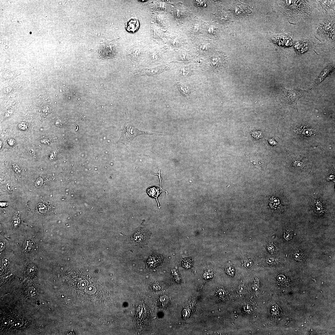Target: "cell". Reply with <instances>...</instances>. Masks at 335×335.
<instances>
[{"instance_id":"1","label":"cell","mask_w":335,"mask_h":335,"mask_svg":"<svg viewBox=\"0 0 335 335\" xmlns=\"http://www.w3.org/2000/svg\"><path fill=\"white\" fill-rule=\"evenodd\" d=\"M280 2L281 10L291 17L296 15L304 16L309 13V10L304 1H282Z\"/></svg>"},{"instance_id":"2","label":"cell","mask_w":335,"mask_h":335,"mask_svg":"<svg viewBox=\"0 0 335 335\" xmlns=\"http://www.w3.org/2000/svg\"><path fill=\"white\" fill-rule=\"evenodd\" d=\"M154 133L141 131L129 123H126L122 131L121 137L118 142L123 143L129 147L132 140L138 136L146 134H154Z\"/></svg>"},{"instance_id":"3","label":"cell","mask_w":335,"mask_h":335,"mask_svg":"<svg viewBox=\"0 0 335 335\" xmlns=\"http://www.w3.org/2000/svg\"><path fill=\"white\" fill-rule=\"evenodd\" d=\"M307 91L299 89L290 90L282 88V92L278 97V100L284 104L296 105L298 100L304 96Z\"/></svg>"},{"instance_id":"4","label":"cell","mask_w":335,"mask_h":335,"mask_svg":"<svg viewBox=\"0 0 335 335\" xmlns=\"http://www.w3.org/2000/svg\"><path fill=\"white\" fill-rule=\"evenodd\" d=\"M289 163L290 168L297 173L309 172L311 168V165L309 162L304 158L293 159Z\"/></svg>"},{"instance_id":"5","label":"cell","mask_w":335,"mask_h":335,"mask_svg":"<svg viewBox=\"0 0 335 335\" xmlns=\"http://www.w3.org/2000/svg\"><path fill=\"white\" fill-rule=\"evenodd\" d=\"M168 66L162 65L151 68H143L134 70V74L136 77H155L167 70Z\"/></svg>"},{"instance_id":"6","label":"cell","mask_w":335,"mask_h":335,"mask_svg":"<svg viewBox=\"0 0 335 335\" xmlns=\"http://www.w3.org/2000/svg\"><path fill=\"white\" fill-rule=\"evenodd\" d=\"M99 49L101 57L104 59L114 58L117 53L116 46L110 42H107L101 44Z\"/></svg>"},{"instance_id":"7","label":"cell","mask_w":335,"mask_h":335,"mask_svg":"<svg viewBox=\"0 0 335 335\" xmlns=\"http://www.w3.org/2000/svg\"><path fill=\"white\" fill-rule=\"evenodd\" d=\"M150 233L145 229L140 228L137 229L132 236V240L139 245H145L148 242Z\"/></svg>"},{"instance_id":"8","label":"cell","mask_w":335,"mask_h":335,"mask_svg":"<svg viewBox=\"0 0 335 335\" xmlns=\"http://www.w3.org/2000/svg\"><path fill=\"white\" fill-rule=\"evenodd\" d=\"M163 260L162 255L154 254L150 256L147 261V266L150 269L154 270L160 267Z\"/></svg>"},{"instance_id":"9","label":"cell","mask_w":335,"mask_h":335,"mask_svg":"<svg viewBox=\"0 0 335 335\" xmlns=\"http://www.w3.org/2000/svg\"><path fill=\"white\" fill-rule=\"evenodd\" d=\"M233 4V13L236 16H242L249 13L251 11L246 5L236 1Z\"/></svg>"},{"instance_id":"10","label":"cell","mask_w":335,"mask_h":335,"mask_svg":"<svg viewBox=\"0 0 335 335\" xmlns=\"http://www.w3.org/2000/svg\"><path fill=\"white\" fill-rule=\"evenodd\" d=\"M142 55V50L139 47H134L128 52V58L132 62L139 60Z\"/></svg>"},{"instance_id":"11","label":"cell","mask_w":335,"mask_h":335,"mask_svg":"<svg viewBox=\"0 0 335 335\" xmlns=\"http://www.w3.org/2000/svg\"><path fill=\"white\" fill-rule=\"evenodd\" d=\"M334 68L331 67H328L325 68L322 71L315 82V86H317L324 79L328 76L333 70Z\"/></svg>"},{"instance_id":"12","label":"cell","mask_w":335,"mask_h":335,"mask_svg":"<svg viewBox=\"0 0 335 335\" xmlns=\"http://www.w3.org/2000/svg\"><path fill=\"white\" fill-rule=\"evenodd\" d=\"M176 84L182 96L186 98L190 96L191 92L188 86L185 84L179 82L176 83Z\"/></svg>"},{"instance_id":"13","label":"cell","mask_w":335,"mask_h":335,"mask_svg":"<svg viewBox=\"0 0 335 335\" xmlns=\"http://www.w3.org/2000/svg\"><path fill=\"white\" fill-rule=\"evenodd\" d=\"M147 192L150 196L154 197L156 199L159 206V205L158 202L157 197L162 192V190L159 191V188L156 187H150L147 190Z\"/></svg>"},{"instance_id":"14","label":"cell","mask_w":335,"mask_h":335,"mask_svg":"<svg viewBox=\"0 0 335 335\" xmlns=\"http://www.w3.org/2000/svg\"><path fill=\"white\" fill-rule=\"evenodd\" d=\"M170 299L169 296L165 295L162 296L158 300L159 306L162 308H166L170 304Z\"/></svg>"},{"instance_id":"15","label":"cell","mask_w":335,"mask_h":335,"mask_svg":"<svg viewBox=\"0 0 335 335\" xmlns=\"http://www.w3.org/2000/svg\"><path fill=\"white\" fill-rule=\"evenodd\" d=\"M138 22L135 19L131 20L127 24V30L130 31H134L137 30L138 27Z\"/></svg>"},{"instance_id":"16","label":"cell","mask_w":335,"mask_h":335,"mask_svg":"<svg viewBox=\"0 0 335 335\" xmlns=\"http://www.w3.org/2000/svg\"><path fill=\"white\" fill-rule=\"evenodd\" d=\"M182 264L183 266L187 269H191L193 267V262L191 259H183Z\"/></svg>"},{"instance_id":"17","label":"cell","mask_w":335,"mask_h":335,"mask_svg":"<svg viewBox=\"0 0 335 335\" xmlns=\"http://www.w3.org/2000/svg\"><path fill=\"white\" fill-rule=\"evenodd\" d=\"M156 50H153L150 53L149 60L150 62H154L156 61L159 58V55Z\"/></svg>"},{"instance_id":"18","label":"cell","mask_w":335,"mask_h":335,"mask_svg":"<svg viewBox=\"0 0 335 335\" xmlns=\"http://www.w3.org/2000/svg\"><path fill=\"white\" fill-rule=\"evenodd\" d=\"M213 276L212 272L210 271H206L203 274V277L205 280H208L211 278Z\"/></svg>"},{"instance_id":"19","label":"cell","mask_w":335,"mask_h":335,"mask_svg":"<svg viewBox=\"0 0 335 335\" xmlns=\"http://www.w3.org/2000/svg\"><path fill=\"white\" fill-rule=\"evenodd\" d=\"M85 291L87 293L93 294L96 291V290L94 287L93 286H90L86 289Z\"/></svg>"},{"instance_id":"20","label":"cell","mask_w":335,"mask_h":335,"mask_svg":"<svg viewBox=\"0 0 335 335\" xmlns=\"http://www.w3.org/2000/svg\"><path fill=\"white\" fill-rule=\"evenodd\" d=\"M19 127L22 130H24L27 129L28 125L25 122H21L19 125Z\"/></svg>"},{"instance_id":"21","label":"cell","mask_w":335,"mask_h":335,"mask_svg":"<svg viewBox=\"0 0 335 335\" xmlns=\"http://www.w3.org/2000/svg\"><path fill=\"white\" fill-rule=\"evenodd\" d=\"M218 294L219 297L222 299H224L226 296L225 291L223 290H219L218 291Z\"/></svg>"},{"instance_id":"22","label":"cell","mask_w":335,"mask_h":335,"mask_svg":"<svg viewBox=\"0 0 335 335\" xmlns=\"http://www.w3.org/2000/svg\"><path fill=\"white\" fill-rule=\"evenodd\" d=\"M88 284V283L87 281H83L78 284V286L79 288L83 289L87 286Z\"/></svg>"},{"instance_id":"23","label":"cell","mask_w":335,"mask_h":335,"mask_svg":"<svg viewBox=\"0 0 335 335\" xmlns=\"http://www.w3.org/2000/svg\"><path fill=\"white\" fill-rule=\"evenodd\" d=\"M227 273L230 276H233L235 273V270L233 267H230L227 270Z\"/></svg>"},{"instance_id":"24","label":"cell","mask_w":335,"mask_h":335,"mask_svg":"<svg viewBox=\"0 0 335 335\" xmlns=\"http://www.w3.org/2000/svg\"><path fill=\"white\" fill-rule=\"evenodd\" d=\"M253 264V262L250 259H247L244 262V265L246 268L251 267L252 266Z\"/></svg>"},{"instance_id":"25","label":"cell","mask_w":335,"mask_h":335,"mask_svg":"<svg viewBox=\"0 0 335 335\" xmlns=\"http://www.w3.org/2000/svg\"><path fill=\"white\" fill-rule=\"evenodd\" d=\"M284 237L287 240H289L292 237V234L290 231L289 230H287L286 232L285 233Z\"/></svg>"},{"instance_id":"26","label":"cell","mask_w":335,"mask_h":335,"mask_svg":"<svg viewBox=\"0 0 335 335\" xmlns=\"http://www.w3.org/2000/svg\"><path fill=\"white\" fill-rule=\"evenodd\" d=\"M196 2L199 6L203 7L206 6V2L205 1H196Z\"/></svg>"},{"instance_id":"27","label":"cell","mask_w":335,"mask_h":335,"mask_svg":"<svg viewBox=\"0 0 335 335\" xmlns=\"http://www.w3.org/2000/svg\"><path fill=\"white\" fill-rule=\"evenodd\" d=\"M8 143L9 145L11 146H13L15 144V141L13 139H10L8 140Z\"/></svg>"},{"instance_id":"28","label":"cell","mask_w":335,"mask_h":335,"mask_svg":"<svg viewBox=\"0 0 335 335\" xmlns=\"http://www.w3.org/2000/svg\"><path fill=\"white\" fill-rule=\"evenodd\" d=\"M268 249L269 251H271V252H273V247L272 245H269V247H268Z\"/></svg>"},{"instance_id":"29","label":"cell","mask_w":335,"mask_h":335,"mask_svg":"<svg viewBox=\"0 0 335 335\" xmlns=\"http://www.w3.org/2000/svg\"><path fill=\"white\" fill-rule=\"evenodd\" d=\"M139 1L141 2H145L147 1Z\"/></svg>"}]
</instances>
